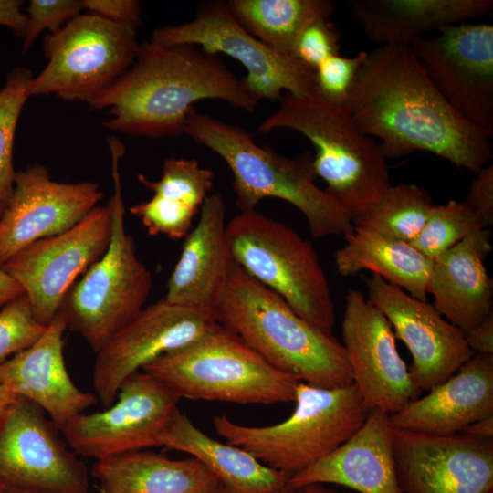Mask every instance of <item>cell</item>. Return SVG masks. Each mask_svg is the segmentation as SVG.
Returning <instances> with one entry per match:
<instances>
[{"mask_svg":"<svg viewBox=\"0 0 493 493\" xmlns=\"http://www.w3.org/2000/svg\"><path fill=\"white\" fill-rule=\"evenodd\" d=\"M477 215L484 228L493 225V165L489 163L476 173L463 200Z\"/></svg>","mask_w":493,"mask_h":493,"instance_id":"obj_40","label":"cell"},{"mask_svg":"<svg viewBox=\"0 0 493 493\" xmlns=\"http://www.w3.org/2000/svg\"><path fill=\"white\" fill-rule=\"evenodd\" d=\"M488 416H493V355L473 354L446 381L390 414V423L393 429L446 435Z\"/></svg>","mask_w":493,"mask_h":493,"instance_id":"obj_23","label":"cell"},{"mask_svg":"<svg viewBox=\"0 0 493 493\" xmlns=\"http://www.w3.org/2000/svg\"><path fill=\"white\" fill-rule=\"evenodd\" d=\"M215 323L211 312L164 299L143 308L96 353L92 383L98 401L110 407L129 376L196 341Z\"/></svg>","mask_w":493,"mask_h":493,"instance_id":"obj_16","label":"cell"},{"mask_svg":"<svg viewBox=\"0 0 493 493\" xmlns=\"http://www.w3.org/2000/svg\"><path fill=\"white\" fill-rule=\"evenodd\" d=\"M66 330L57 314L32 346L0 364V384L43 409L60 432L98 402L95 394L79 389L68 372L63 355Z\"/></svg>","mask_w":493,"mask_h":493,"instance_id":"obj_21","label":"cell"},{"mask_svg":"<svg viewBox=\"0 0 493 493\" xmlns=\"http://www.w3.org/2000/svg\"><path fill=\"white\" fill-rule=\"evenodd\" d=\"M160 446L198 459L232 493H276L289 477L262 464L241 447L213 439L179 410L159 438Z\"/></svg>","mask_w":493,"mask_h":493,"instance_id":"obj_28","label":"cell"},{"mask_svg":"<svg viewBox=\"0 0 493 493\" xmlns=\"http://www.w3.org/2000/svg\"><path fill=\"white\" fill-rule=\"evenodd\" d=\"M1 488H2V493H68V492H38V491L18 489V488H9V487H1Z\"/></svg>","mask_w":493,"mask_h":493,"instance_id":"obj_49","label":"cell"},{"mask_svg":"<svg viewBox=\"0 0 493 493\" xmlns=\"http://www.w3.org/2000/svg\"><path fill=\"white\" fill-rule=\"evenodd\" d=\"M213 316L269 365L299 382L322 388L353 383L343 344L331 332L299 316L233 261L215 300Z\"/></svg>","mask_w":493,"mask_h":493,"instance_id":"obj_3","label":"cell"},{"mask_svg":"<svg viewBox=\"0 0 493 493\" xmlns=\"http://www.w3.org/2000/svg\"><path fill=\"white\" fill-rule=\"evenodd\" d=\"M367 52L360 51L354 57L332 55L314 68L318 95L323 100L345 104L357 79Z\"/></svg>","mask_w":493,"mask_h":493,"instance_id":"obj_37","label":"cell"},{"mask_svg":"<svg viewBox=\"0 0 493 493\" xmlns=\"http://www.w3.org/2000/svg\"><path fill=\"white\" fill-rule=\"evenodd\" d=\"M23 294L21 286L0 267V308Z\"/></svg>","mask_w":493,"mask_h":493,"instance_id":"obj_44","label":"cell"},{"mask_svg":"<svg viewBox=\"0 0 493 493\" xmlns=\"http://www.w3.org/2000/svg\"><path fill=\"white\" fill-rule=\"evenodd\" d=\"M214 171L201 167L196 160L169 158L164 161L161 177L152 181L139 174L140 183L153 194L200 210L210 194Z\"/></svg>","mask_w":493,"mask_h":493,"instance_id":"obj_34","label":"cell"},{"mask_svg":"<svg viewBox=\"0 0 493 493\" xmlns=\"http://www.w3.org/2000/svg\"><path fill=\"white\" fill-rule=\"evenodd\" d=\"M294 402L290 416L276 425H243L222 414L214 427L229 444L290 477L348 440L370 414L353 383L322 388L299 382Z\"/></svg>","mask_w":493,"mask_h":493,"instance_id":"obj_8","label":"cell"},{"mask_svg":"<svg viewBox=\"0 0 493 493\" xmlns=\"http://www.w3.org/2000/svg\"><path fill=\"white\" fill-rule=\"evenodd\" d=\"M308 493H337L336 491L320 484L304 488Z\"/></svg>","mask_w":493,"mask_h":493,"instance_id":"obj_48","label":"cell"},{"mask_svg":"<svg viewBox=\"0 0 493 493\" xmlns=\"http://www.w3.org/2000/svg\"><path fill=\"white\" fill-rule=\"evenodd\" d=\"M461 433L476 437L493 438V416H488L470 424Z\"/></svg>","mask_w":493,"mask_h":493,"instance_id":"obj_45","label":"cell"},{"mask_svg":"<svg viewBox=\"0 0 493 493\" xmlns=\"http://www.w3.org/2000/svg\"><path fill=\"white\" fill-rule=\"evenodd\" d=\"M464 334L473 354L493 355V315Z\"/></svg>","mask_w":493,"mask_h":493,"instance_id":"obj_42","label":"cell"},{"mask_svg":"<svg viewBox=\"0 0 493 493\" xmlns=\"http://www.w3.org/2000/svg\"><path fill=\"white\" fill-rule=\"evenodd\" d=\"M20 397L0 384V416Z\"/></svg>","mask_w":493,"mask_h":493,"instance_id":"obj_46","label":"cell"},{"mask_svg":"<svg viewBox=\"0 0 493 493\" xmlns=\"http://www.w3.org/2000/svg\"><path fill=\"white\" fill-rule=\"evenodd\" d=\"M220 100L255 111L258 102L218 56L195 46L140 44L132 65L97 100L91 110L109 109L106 129L148 138L184 134L194 104Z\"/></svg>","mask_w":493,"mask_h":493,"instance_id":"obj_2","label":"cell"},{"mask_svg":"<svg viewBox=\"0 0 493 493\" xmlns=\"http://www.w3.org/2000/svg\"><path fill=\"white\" fill-rule=\"evenodd\" d=\"M340 32L330 19H320L309 25L300 35L294 57L314 68L327 58L339 54Z\"/></svg>","mask_w":493,"mask_h":493,"instance_id":"obj_39","label":"cell"},{"mask_svg":"<svg viewBox=\"0 0 493 493\" xmlns=\"http://www.w3.org/2000/svg\"><path fill=\"white\" fill-rule=\"evenodd\" d=\"M32 73L25 68H13L0 89V215L13 193L16 172L13 146L16 126L29 95Z\"/></svg>","mask_w":493,"mask_h":493,"instance_id":"obj_32","label":"cell"},{"mask_svg":"<svg viewBox=\"0 0 493 493\" xmlns=\"http://www.w3.org/2000/svg\"><path fill=\"white\" fill-rule=\"evenodd\" d=\"M43 409L20 397L0 416V486L89 493L88 469Z\"/></svg>","mask_w":493,"mask_h":493,"instance_id":"obj_14","label":"cell"},{"mask_svg":"<svg viewBox=\"0 0 493 493\" xmlns=\"http://www.w3.org/2000/svg\"><path fill=\"white\" fill-rule=\"evenodd\" d=\"M485 229L464 201L450 200L434 205L420 234L410 244L431 259L469 235Z\"/></svg>","mask_w":493,"mask_h":493,"instance_id":"obj_33","label":"cell"},{"mask_svg":"<svg viewBox=\"0 0 493 493\" xmlns=\"http://www.w3.org/2000/svg\"><path fill=\"white\" fill-rule=\"evenodd\" d=\"M344 238V246L334 253L341 276L368 270L412 297L427 300L433 259L410 243L365 228L354 226Z\"/></svg>","mask_w":493,"mask_h":493,"instance_id":"obj_29","label":"cell"},{"mask_svg":"<svg viewBox=\"0 0 493 493\" xmlns=\"http://www.w3.org/2000/svg\"><path fill=\"white\" fill-rule=\"evenodd\" d=\"M226 4L251 35L292 56L303 31L315 21L330 19L334 10L329 0H230Z\"/></svg>","mask_w":493,"mask_h":493,"instance_id":"obj_30","label":"cell"},{"mask_svg":"<svg viewBox=\"0 0 493 493\" xmlns=\"http://www.w3.org/2000/svg\"><path fill=\"white\" fill-rule=\"evenodd\" d=\"M23 294L0 310V364L32 346L45 332Z\"/></svg>","mask_w":493,"mask_h":493,"instance_id":"obj_35","label":"cell"},{"mask_svg":"<svg viewBox=\"0 0 493 493\" xmlns=\"http://www.w3.org/2000/svg\"><path fill=\"white\" fill-rule=\"evenodd\" d=\"M152 236L165 235L172 239L185 237L192 228L198 209L153 194L130 209Z\"/></svg>","mask_w":493,"mask_h":493,"instance_id":"obj_36","label":"cell"},{"mask_svg":"<svg viewBox=\"0 0 493 493\" xmlns=\"http://www.w3.org/2000/svg\"><path fill=\"white\" fill-rule=\"evenodd\" d=\"M390 414L372 410L362 426L329 455L292 475L296 488L337 484L360 493H402Z\"/></svg>","mask_w":493,"mask_h":493,"instance_id":"obj_22","label":"cell"},{"mask_svg":"<svg viewBox=\"0 0 493 493\" xmlns=\"http://www.w3.org/2000/svg\"><path fill=\"white\" fill-rule=\"evenodd\" d=\"M214 493H232L226 489L222 484L215 490ZM276 493H308L304 488H296L288 483Z\"/></svg>","mask_w":493,"mask_h":493,"instance_id":"obj_47","label":"cell"},{"mask_svg":"<svg viewBox=\"0 0 493 493\" xmlns=\"http://www.w3.org/2000/svg\"><path fill=\"white\" fill-rule=\"evenodd\" d=\"M98 493H214L221 484L198 459H171L136 450L104 457L92 467Z\"/></svg>","mask_w":493,"mask_h":493,"instance_id":"obj_27","label":"cell"},{"mask_svg":"<svg viewBox=\"0 0 493 493\" xmlns=\"http://www.w3.org/2000/svg\"><path fill=\"white\" fill-rule=\"evenodd\" d=\"M412 43L433 85L463 119L493 136V26L461 23Z\"/></svg>","mask_w":493,"mask_h":493,"instance_id":"obj_15","label":"cell"},{"mask_svg":"<svg viewBox=\"0 0 493 493\" xmlns=\"http://www.w3.org/2000/svg\"><path fill=\"white\" fill-rule=\"evenodd\" d=\"M151 39L163 46L192 45L237 60L246 71L242 84L257 102L279 100L283 91L296 97L318 94L312 68L251 35L224 2L202 4L192 21L160 27Z\"/></svg>","mask_w":493,"mask_h":493,"instance_id":"obj_11","label":"cell"},{"mask_svg":"<svg viewBox=\"0 0 493 493\" xmlns=\"http://www.w3.org/2000/svg\"><path fill=\"white\" fill-rule=\"evenodd\" d=\"M352 18L379 46H411L440 27L488 14L492 0H351Z\"/></svg>","mask_w":493,"mask_h":493,"instance_id":"obj_26","label":"cell"},{"mask_svg":"<svg viewBox=\"0 0 493 493\" xmlns=\"http://www.w3.org/2000/svg\"><path fill=\"white\" fill-rule=\"evenodd\" d=\"M88 13L111 22L137 28L141 22V4L135 0H84Z\"/></svg>","mask_w":493,"mask_h":493,"instance_id":"obj_41","label":"cell"},{"mask_svg":"<svg viewBox=\"0 0 493 493\" xmlns=\"http://www.w3.org/2000/svg\"><path fill=\"white\" fill-rule=\"evenodd\" d=\"M341 337L353 383L369 412L393 414L418 398L421 391L398 352L390 322L355 288L345 296Z\"/></svg>","mask_w":493,"mask_h":493,"instance_id":"obj_17","label":"cell"},{"mask_svg":"<svg viewBox=\"0 0 493 493\" xmlns=\"http://www.w3.org/2000/svg\"><path fill=\"white\" fill-rule=\"evenodd\" d=\"M402 493H493V438L393 429Z\"/></svg>","mask_w":493,"mask_h":493,"instance_id":"obj_18","label":"cell"},{"mask_svg":"<svg viewBox=\"0 0 493 493\" xmlns=\"http://www.w3.org/2000/svg\"><path fill=\"white\" fill-rule=\"evenodd\" d=\"M492 251L491 233L478 230L433 261L428 294L433 306L463 333L493 315V282L485 260Z\"/></svg>","mask_w":493,"mask_h":493,"instance_id":"obj_24","label":"cell"},{"mask_svg":"<svg viewBox=\"0 0 493 493\" xmlns=\"http://www.w3.org/2000/svg\"><path fill=\"white\" fill-rule=\"evenodd\" d=\"M226 237L234 263L282 298L299 316L331 332L334 302L310 241L257 210L230 219Z\"/></svg>","mask_w":493,"mask_h":493,"instance_id":"obj_9","label":"cell"},{"mask_svg":"<svg viewBox=\"0 0 493 493\" xmlns=\"http://www.w3.org/2000/svg\"><path fill=\"white\" fill-rule=\"evenodd\" d=\"M85 9L84 0H32L27 7L23 35V51H26L44 31L60 30Z\"/></svg>","mask_w":493,"mask_h":493,"instance_id":"obj_38","label":"cell"},{"mask_svg":"<svg viewBox=\"0 0 493 493\" xmlns=\"http://www.w3.org/2000/svg\"><path fill=\"white\" fill-rule=\"evenodd\" d=\"M226 204L220 193L206 197L168 280L166 301L213 314L232 262L226 237Z\"/></svg>","mask_w":493,"mask_h":493,"instance_id":"obj_25","label":"cell"},{"mask_svg":"<svg viewBox=\"0 0 493 493\" xmlns=\"http://www.w3.org/2000/svg\"><path fill=\"white\" fill-rule=\"evenodd\" d=\"M368 299L385 316L395 337L408 348L409 367L422 392L441 384L473 355L465 334L427 302L372 274L364 278Z\"/></svg>","mask_w":493,"mask_h":493,"instance_id":"obj_19","label":"cell"},{"mask_svg":"<svg viewBox=\"0 0 493 493\" xmlns=\"http://www.w3.org/2000/svg\"><path fill=\"white\" fill-rule=\"evenodd\" d=\"M0 493H2V488H1V486H0Z\"/></svg>","mask_w":493,"mask_h":493,"instance_id":"obj_50","label":"cell"},{"mask_svg":"<svg viewBox=\"0 0 493 493\" xmlns=\"http://www.w3.org/2000/svg\"><path fill=\"white\" fill-rule=\"evenodd\" d=\"M111 209L97 205L70 229L21 249L1 267L23 288L36 320L47 326L70 287L106 252Z\"/></svg>","mask_w":493,"mask_h":493,"instance_id":"obj_12","label":"cell"},{"mask_svg":"<svg viewBox=\"0 0 493 493\" xmlns=\"http://www.w3.org/2000/svg\"><path fill=\"white\" fill-rule=\"evenodd\" d=\"M23 1L0 0V26L23 37L26 26V15L22 11Z\"/></svg>","mask_w":493,"mask_h":493,"instance_id":"obj_43","label":"cell"},{"mask_svg":"<svg viewBox=\"0 0 493 493\" xmlns=\"http://www.w3.org/2000/svg\"><path fill=\"white\" fill-rule=\"evenodd\" d=\"M114 191L111 236L104 255L68 290L58 314L67 330L76 332L97 353L144 308L152 277L139 258L132 236L125 230V207L119 164L122 143L109 144Z\"/></svg>","mask_w":493,"mask_h":493,"instance_id":"obj_6","label":"cell"},{"mask_svg":"<svg viewBox=\"0 0 493 493\" xmlns=\"http://www.w3.org/2000/svg\"><path fill=\"white\" fill-rule=\"evenodd\" d=\"M43 46L47 63L29 95L89 105L132 65L140 44L136 28L86 13L46 35Z\"/></svg>","mask_w":493,"mask_h":493,"instance_id":"obj_10","label":"cell"},{"mask_svg":"<svg viewBox=\"0 0 493 493\" xmlns=\"http://www.w3.org/2000/svg\"><path fill=\"white\" fill-rule=\"evenodd\" d=\"M289 129L306 137L315 150L312 166L325 191L347 211L352 222L364 215L391 185L386 157L376 141L362 132L345 104L316 94H285L278 108L258 126V132Z\"/></svg>","mask_w":493,"mask_h":493,"instance_id":"obj_5","label":"cell"},{"mask_svg":"<svg viewBox=\"0 0 493 493\" xmlns=\"http://www.w3.org/2000/svg\"><path fill=\"white\" fill-rule=\"evenodd\" d=\"M180 400L141 370L122 383L110 407L77 415L61 433L75 454L96 460L160 446V435L179 411Z\"/></svg>","mask_w":493,"mask_h":493,"instance_id":"obj_13","label":"cell"},{"mask_svg":"<svg viewBox=\"0 0 493 493\" xmlns=\"http://www.w3.org/2000/svg\"><path fill=\"white\" fill-rule=\"evenodd\" d=\"M142 371L180 399L235 404L292 402L299 383L216 321L196 341L160 356Z\"/></svg>","mask_w":493,"mask_h":493,"instance_id":"obj_7","label":"cell"},{"mask_svg":"<svg viewBox=\"0 0 493 493\" xmlns=\"http://www.w3.org/2000/svg\"><path fill=\"white\" fill-rule=\"evenodd\" d=\"M184 134L220 156L229 167L236 205L240 212L256 210L267 197L281 199L305 217L313 239L345 236L353 222L341 205L316 184L312 157H287L260 147L242 128L194 110Z\"/></svg>","mask_w":493,"mask_h":493,"instance_id":"obj_4","label":"cell"},{"mask_svg":"<svg viewBox=\"0 0 493 493\" xmlns=\"http://www.w3.org/2000/svg\"><path fill=\"white\" fill-rule=\"evenodd\" d=\"M345 106L362 132L380 140L386 159L427 152L477 173L493 157V136L452 109L411 46L367 52Z\"/></svg>","mask_w":493,"mask_h":493,"instance_id":"obj_1","label":"cell"},{"mask_svg":"<svg viewBox=\"0 0 493 493\" xmlns=\"http://www.w3.org/2000/svg\"><path fill=\"white\" fill-rule=\"evenodd\" d=\"M102 196L98 183H59L40 163L16 172L0 215V267L28 245L70 229Z\"/></svg>","mask_w":493,"mask_h":493,"instance_id":"obj_20","label":"cell"},{"mask_svg":"<svg viewBox=\"0 0 493 493\" xmlns=\"http://www.w3.org/2000/svg\"><path fill=\"white\" fill-rule=\"evenodd\" d=\"M433 206L427 192L418 185L391 184L353 226L411 243L422 231Z\"/></svg>","mask_w":493,"mask_h":493,"instance_id":"obj_31","label":"cell"}]
</instances>
